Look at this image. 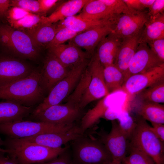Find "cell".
<instances>
[{
	"label": "cell",
	"instance_id": "obj_5",
	"mask_svg": "<svg viewBox=\"0 0 164 164\" xmlns=\"http://www.w3.org/2000/svg\"><path fill=\"white\" fill-rule=\"evenodd\" d=\"M89 62L87 60L70 68L67 76L52 88L48 96L34 109L32 116L51 106L60 104L66 99L78 84Z\"/></svg>",
	"mask_w": 164,
	"mask_h": 164
},
{
	"label": "cell",
	"instance_id": "obj_4",
	"mask_svg": "<svg viewBox=\"0 0 164 164\" xmlns=\"http://www.w3.org/2000/svg\"><path fill=\"white\" fill-rule=\"evenodd\" d=\"M136 122L135 127L130 139V146L144 152L155 164H164V143L156 135L146 120L140 116Z\"/></svg>",
	"mask_w": 164,
	"mask_h": 164
},
{
	"label": "cell",
	"instance_id": "obj_2",
	"mask_svg": "<svg viewBox=\"0 0 164 164\" xmlns=\"http://www.w3.org/2000/svg\"><path fill=\"white\" fill-rule=\"evenodd\" d=\"M4 141V146L9 150L8 156L17 164H34L49 161L57 157L69 147L52 148L22 139L8 137Z\"/></svg>",
	"mask_w": 164,
	"mask_h": 164
},
{
	"label": "cell",
	"instance_id": "obj_28",
	"mask_svg": "<svg viewBox=\"0 0 164 164\" xmlns=\"http://www.w3.org/2000/svg\"><path fill=\"white\" fill-rule=\"evenodd\" d=\"M108 96L100 99L95 105L88 110L81 118L79 125L84 132L95 125L101 118H104L107 110L109 108L107 104Z\"/></svg>",
	"mask_w": 164,
	"mask_h": 164
},
{
	"label": "cell",
	"instance_id": "obj_20",
	"mask_svg": "<svg viewBox=\"0 0 164 164\" xmlns=\"http://www.w3.org/2000/svg\"><path fill=\"white\" fill-rule=\"evenodd\" d=\"M119 15L114 14L101 0H88L78 15L86 19L105 21L114 25Z\"/></svg>",
	"mask_w": 164,
	"mask_h": 164
},
{
	"label": "cell",
	"instance_id": "obj_44",
	"mask_svg": "<svg viewBox=\"0 0 164 164\" xmlns=\"http://www.w3.org/2000/svg\"><path fill=\"white\" fill-rule=\"evenodd\" d=\"M5 153H0V164H17L8 156H5Z\"/></svg>",
	"mask_w": 164,
	"mask_h": 164
},
{
	"label": "cell",
	"instance_id": "obj_40",
	"mask_svg": "<svg viewBox=\"0 0 164 164\" xmlns=\"http://www.w3.org/2000/svg\"><path fill=\"white\" fill-rule=\"evenodd\" d=\"M39 3L41 14H45L60 1L58 0H38Z\"/></svg>",
	"mask_w": 164,
	"mask_h": 164
},
{
	"label": "cell",
	"instance_id": "obj_41",
	"mask_svg": "<svg viewBox=\"0 0 164 164\" xmlns=\"http://www.w3.org/2000/svg\"><path fill=\"white\" fill-rule=\"evenodd\" d=\"M129 9L132 11L135 12H142L145 11L140 0H123Z\"/></svg>",
	"mask_w": 164,
	"mask_h": 164
},
{
	"label": "cell",
	"instance_id": "obj_32",
	"mask_svg": "<svg viewBox=\"0 0 164 164\" xmlns=\"http://www.w3.org/2000/svg\"><path fill=\"white\" fill-rule=\"evenodd\" d=\"M122 164H155L149 156L139 149L130 146V152L122 162Z\"/></svg>",
	"mask_w": 164,
	"mask_h": 164
},
{
	"label": "cell",
	"instance_id": "obj_37",
	"mask_svg": "<svg viewBox=\"0 0 164 164\" xmlns=\"http://www.w3.org/2000/svg\"><path fill=\"white\" fill-rule=\"evenodd\" d=\"M147 44L159 60L164 63V39L155 40Z\"/></svg>",
	"mask_w": 164,
	"mask_h": 164
},
{
	"label": "cell",
	"instance_id": "obj_19",
	"mask_svg": "<svg viewBox=\"0 0 164 164\" xmlns=\"http://www.w3.org/2000/svg\"><path fill=\"white\" fill-rule=\"evenodd\" d=\"M48 49L49 52L69 69L87 60L91 56L81 49L69 43L53 46Z\"/></svg>",
	"mask_w": 164,
	"mask_h": 164
},
{
	"label": "cell",
	"instance_id": "obj_46",
	"mask_svg": "<svg viewBox=\"0 0 164 164\" xmlns=\"http://www.w3.org/2000/svg\"><path fill=\"white\" fill-rule=\"evenodd\" d=\"M5 144V142L4 140H2L1 138H0V146L2 145L4 146ZM9 152V150L6 149H2L0 147V153L4 152L5 153H8Z\"/></svg>",
	"mask_w": 164,
	"mask_h": 164
},
{
	"label": "cell",
	"instance_id": "obj_29",
	"mask_svg": "<svg viewBox=\"0 0 164 164\" xmlns=\"http://www.w3.org/2000/svg\"><path fill=\"white\" fill-rule=\"evenodd\" d=\"M138 108L140 116L152 123L164 124V105L159 103L140 101Z\"/></svg>",
	"mask_w": 164,
	"mask_h": 164
},
{
	"label": "cell",
	"instance_id": "obj_33",
	"mask_svg": "<svg viewBox=\"0 0 164 164\" xmlns=\"http://www.w3.org/2000/svg\"><path fill=\"white\" fill-rule=\"evenodd\" d=\"M79 33L66 28H63L58 31L53 40L46 48L48 49L53 46L64 44L65 42L69 41Z\"/></svg>",
	"mask_w": 164,
	"mask_h": 164
},
{
	"label": "cell",
	"instance_id": "obj_3",
	"mask_svg": "<svg viewBox=\"0 0 164 164\" xmlns=\"http://www.w3.org/2000/svg\"><path fill=\"white\" fill-rule=\"evenodd\" d=\"M69 146L74 164H108L112 157L99 138L85 133L72 141Z\"/></svg>",
	"mask_w": 164,
	"mask_h": 164
},
{
	"label": "cell",
	"instance_id": "obj_36",
	"mask_svg": "<svg viewBox=\"0 0 164 164\" xmlns=\"http://www.w3.org/2000/svg\"><path fill=\"white\" fill-rule=\"evenodd\" d=\"M119 126L128 139H130L136 126V122L130 116L126 117L118 123Z\"/></svg>",
	"mask_w": 164,
	"mask_h": 164
},
{
	"label": "cell",
	"instance_id": "obj_16",
	"mask_svg": "<svg viewBox=\"0 0 164 164\" xmlns=\"http://www.w3.org/2000/svg\"><path fill=\"white\" fill-rule=\"evenodd\" d=\"M9 26L15 29L26 32L48 22L47 17L30 12L23 9L12 7L6 14Z\"/></svg>",
	"mask_w": 164,
	"mask_h": 164
},
{
	"label": "cell",
	"instance_id": "obj_34",
	"mask_svg": "<svg viewBox=\"0 0 164 164\" xmlns=\"http://www.w3.org/2000/svg\"><path fill=\"white\" fill-rule=\"evenodd\" d=\"M101 0L114 14L117 15L131 14L137 12L130 10L123 0Z\"/></svg>",
	"mask_w": 164,
	"mask_h": 164
},
{
	"label": "cell",
	"instance_id": "obj_45",
	"mask_svg": "<svg viewBox=\"0 0 164 164\" xmlns=\"http://www.w3.org/2000/svg\"><path fill=\"white\" fill-rule=\"evenodd\" d=\"M140 1L145 9H149L154 3L155 0H140Z\"/></svg>",
	"mask_w": 164,
	"mask_h": 164
},
{
	"label": "cell",
	"instance_id": "obj_11",
	"mask_svg": "<svg viewBox=\"0 0 164 164\" xmlns=\"http://www.w3.org/2000/svg\"><path fill=\"white\" fill-rule=\"evenodd\" d=\"M164 80V64L148 71L132 75L125 81L121 89L134 96L144 89Z\"/></svg>",
	"mask_w": 164,
	"mask_h": 164
},
{
	"label": "cell",
	"instance_id": "obj_42",
	"mask_svg": "<svg viewBox=\"0 0 164 164\" xmlns=\"http://www.w3.org/2000/svg\"><path fill=\"white\" fill-rule=\"evenodd\" d=\"M152 128L156 135L164 143V125L163 124L152 123Z\"/></svg>",
	"mask_w": 164,
	"mask_h": 164
},
{
	"label": "cell",
	"instance_id": "obj_26",
	"mask_svg": "<svg viewBox=\"0 0 164 164\" xmlns=\"http://www.w3.org/2000/svg\"><path fill=\"white\" fill-rule=\"evenodd\" d=\"M59 31L66 28L73 31L80 33L97 26L113 24L105 21H93L86 19L78 16H70L56 23Z\"/></svg>",
	"mask_w": 164,
	"mask_h": 164
},
{
	"label": "cell",
	"instance_id": "obj_1",
	"mask_svg": "<svg viewBox=\"0 0 164 164\" xmlns=\"http://www.w3.org/2000/svg\"><path fill=\"white\" fill-rule=\"evenodd\" d=\"M41 69L35 68L28 77L0 87V99L32 106L43 100L44 92L40 84Z\"/></svg>",
	"mask_w": 164,
	"mask_h": 164
},
{
	"label": "cell",
	"instance_id": "obj_12",
	"mask_svg": "<svg viewBox=\"0 0 164 164\" xmlns=\"http://www.w3.org/2000/svg\"><path fill=\"white\" fill-rule=\"evenodd\" d=\"M34 69L20 58L0 57V87L28 77Z\"/></svg>",
	"mask_w": 164,
	"mask_h": 164
},
{
	"label": "cell",
	"instance_id": "obj_31",
	"mask_svg": "<svg viewBox=\"0 0 164 164\" xmlns=\"http://www.w3.org/2000/svg\"><path fill=\"white\" fill-rule=\"evenodd\" d=\"M136 95L140 101L163 103L164 80L144 89Z\"/></svg>",
	"mask_w": 164,
	"mask_h": 164
},
{
	"label": "cell",
	"instance_id": "obj_8",
	"mask_svg": "<svg viewBox=\"0 0 164 164\" xmlns=\"http://www.w3.org/2000/svg\"><path fill=\"white\" fill-rule=\"evenodd\" d=\"M91 74L89 84L79 103L82 110L93 101L108 96V92L104 81V67L95 53L93 55L87 66Z\"/></svg>",
	"mask_w": 164,
	"mask_h": 164
},
{
	"label": "cell",
	"instance_id": "obj_7",
	"mask_svg": "<svg viewBox=\"0 0 164 164\" xmlns=\"http://www.w3.org/2000/svg\"><path fill=\"white\" fill-rule=\"evenodd\" d=\"M0 42L18 58L35 60L39 57L40 49L25 32L8 25L0 26Z\"/></svg>",
	"mask_w": 164,
	"mask_h": 164
},
{
	"label": "cell",
	"instance_id": "obj_17",
	"mask_svg": "<svg viewBox=\"0 0 164 164\" xmlns=\"http://www.w3.org/2000/svg\"><path fill=\"white\" fill-rule=\"evenodd\" d=\"M113 26L101 25L79 33L69 41L68 43L85 50L91 56L101 41L111 32Z\"/></svg>",
	"mask_w": 164,
	"mask_h": 164
},
{
	"label": "cell",
	"instance_id": "obj_43",
	"mask_svg": "<svg viewBox=\"0 0 164 164\" xmlns=\"http://www.w3.org/2000/svg\"><path fill=\"white\" fill-rule=\"evenodd\" d=\"M10 0H0V18L5 16L10 7Z\"/></svg>",
	"mask_w": 164,
	"mask_h": 164
},
{
	"label": "cell",
	"instance_id": "obj_47",
	"mask_svg": "<svg viewBox=\"0 0 164 164\" xmlns=\"http://www.w3.org/2000/svg\"><path fill=\"white\" fill-rule=\"evenodd\" d=\"M108 164H122V163L112 161L111 163Z\"/></svg>",
	"mask_w": 164,
	"mask_h": 164
},
{
	"label": "cell",
	"instance_id": "obj_14",
	"mask_svg": "<svg viewBox=\"0 0 164 164\" xmlns=\"http://www.w3.org/2000/svg\"><path fill=\"white\" fill-rule=\"evenodd\" d=\"M100 135L99 139L111 155L112 161L121 163L126 156L128 139L120 129L118 123L112 121L109 132Z\"/></svg>",
	"mask_w": 164,
	"mask_h": 164
},
{
	"label": "cell",
	"instance_id": "obj_35",
	"mask_svg": "<svg viewBox=\"0 0 164 164\" xmlns=\"http://www.w3.org/2000/svg\"><path fill=\"white\" fill-rule=\"evenodd\" d=\"M10 7H16L32 13L41 14L38 0H12Z\"/></svg>",
	"mask_w": 164,
	"mask_h": 164
},
{
	"label": "cell",
	"instance_id": "obj_39",
	"mask_svg": "<svg viewBox=\"0 0 164 164\" xmlns=\"http://www.w3.org/2000/svg\"><path fill=\"white\" fill-rule=\"evenodd\" d=\"M164 10V0H155L149 9L147 14L149 18L155 17L160 14H163Z\"/></svg>",
	"mask_w": 164,
	"mask_h": 164
},
{
	"label": "cell",
	"instance_id": "obj_27",
	"mask_svg": "<svg viewBox=\"0 0 164 164\" xmlns=\"http://www.w3.org/2000/svg\"><path fill=\"white\" fill-rule=\"evenodd\" d=\"M88 0H70L63 2L49 16V22L56 23L67 17L75 15L82 10Z\"/></svg>",
	"mask_w": 164,
	"mask_h": 164
},
{
	"label": "cell",
	"instance_id": "obj_38",
	"mask_svg": "<svg viewBox=\"0 0 164 164\" xmlns=\"http://www.w3.org/2000/svg\"><path fill=\"white\" fill-rule=\"evenodd\" d=\"M34 164H74L69 146L68 148L56 158L48 162Z\"/></svg>",
	"mask_w": 164,
	"mask_h": 164
},
{
	"label": "cell",
	"instance_id": "obj_22",
	"mask_svg": "<svg viewBox=\"0 0 164 164\" xmlns=\"http://www.w3.org/2000/svg\"><path fill=\"white\" fill-rule=\"evenodd\" d=\"M122 41L110 33L99 43L96 53L104 67L114 64Z\"/></svg>",
	"mask_w": 164,
	"mask_h": 164
},
{
	"label": "cell",
	"instance_id": "obj_21",
	"mask_svg": "<svg viewBox=\"0 0 164 164\" xmlns=\"http://www.w3.org/2000/svg\"><path fill=\"white\" fill-rule=\"evenodd\" d=\"M140 33L122 39L118 51L113 64L125 76L139 44Z\"/></svg>",
	"mask_w": 164,
	"mask_h": 164
},
{
	"label": "cell",
	"instance_id": "obj_15",
	"mask_svg": "<svg viewBox=\"0 0 164 164\" xmlns=\"http://www.w3.org/2000/svg\"><path fill=\"white\" fill-rule=\"evenodd\" d=\"M163 64L147 43H139L125 75V81L132 75L147 72Z\"/></svg>",
	"mask_w": 164,
	"mask_h": 164
},
{
	"label": "cell",
	"instance_id": "obj_13",
	"mask_svg": "<svg viewBox=\"0 0 164 164\" xmlns=\"http://www.w3.org/2000/svg\"><path fill=\"white\" fill-rule=\"evenodd\" d=\"M70 69L48 51L43 67L41 69L40 84L44 93L49 92L55 85L67 76Z\"/></svg>",
	"mask_w": 164,
	"mask_h": 164
},
{
	"label": "cell",
	"instance_id": "obj_9",
	"mask_svg": "<svg viewBox=\"0 0 164 164\" xmlns=\"http://www.w3.org/2000/svg\"><path fill=\"white\" fill-rule=\"evenodd\" d=\"M82 110L67 102L51 106L32 117L38 121L59 124H75L81 116Z\"/></svg>",
	"mask_w": 164,
	"mask_h": 164
},
{
	"label": "cell",
	"instance_id": "obj_6",
	"mask_svg": "<svg viewBox=\"0 0 164 164\" xmlns=\"http://www.w3.org/2000/svg\"><path fill=\"white\" fill-rule=\"evenodd\" d=\"M75 125L22 120L0 123V133L11 138L20 139L44 133L65 132Z\"/></svg>",
	"mask_w": 164,
	"mask_h": 164
},
{
	"label": "cell",
	"instance_id": "obj_25",
	"mask_svg": "<svg viewBox=\"0 0 164 164\" xmlns=\"http://www.w3.org/2000/svg\"><path fill=\"white\" fill-rule=\"evenodd\" d=\"M56 23H44L31 30L25 32L40 49L47 46L53 40L58 30Z\"/></svg>",
	"mask_w": 164,
	"mask_h": 164
},
{
	"label": "cell",
	"instance_id": "obj_23",
	"mask_svg": "<svg viewBox=\"0 0 164 164\" xmlns=\"http://www.w3.org/2000/svg\"><path fill=\"white\" fill-rule=\"evenodd\" d=\"M33 106L9 101H0V123L22 121L32 113Z\"/></svg>",
	"mask_w": 164,
	"mask_h": 164
},
{
	"label": "cell",
	"instance_id": "obj_30",
	"mask_svg": "<svg viewBox=\"0 0 164 164\" xmlns=\"http://www.w3.org/2000/svg\"><path fill=\"white\" fill-rule=\"evenodd\" d=\"M104 76L107 89L110 94L121 91L125 81L124 73L114 64L104 67Z\"/></svg>",
	"mask_w": 164,
	"mask_h": 164
},
{
	"label": "cell",
	"instance_id": "obj_10",
	"mask_svg": "<svg viewBox=\"0 0 164 164\" xmlns=\"http://www.w3.org/2000/svg\"><path fill=\"white\" fill-rule=\"evenodd\" d=\"M149 19L146 11L120 15L111 33L122 40L138 35L141 33Z\"/></svg>",
	"mask_w": 164,
	"mask_h": 164
},
{
	"label": "cell",
	"instance_id": "obj_18",
	"mask_svg": "<svg viewBox=\"0 0 164 164\" xmlns=\"http://www.w3.org/2000/svg\"><path fill=\"white\" fill-rule=\"evenodd\" d=\"M79 125H75L63 132L46 133L22 139L29 142L52 148H58L85 133Z\"/></svg>",
	"mask_w": 164,
	"mask_h": 164
},
{
	"label": "cell",
	"instance_id": "obj_24",
	"mask_svg": "<svg viewBox=\"0 0 164 164\" xmlns=\"http://www.w3.org/2000/svg\"><path fill=\"white\" fill-rule=\"evenodd\" d=\"M164 39V14L149 18L140 35L139 43Z\"/></svg>",
	"mask_w": 164,
	"mask_h": 164
}]
</instances>
